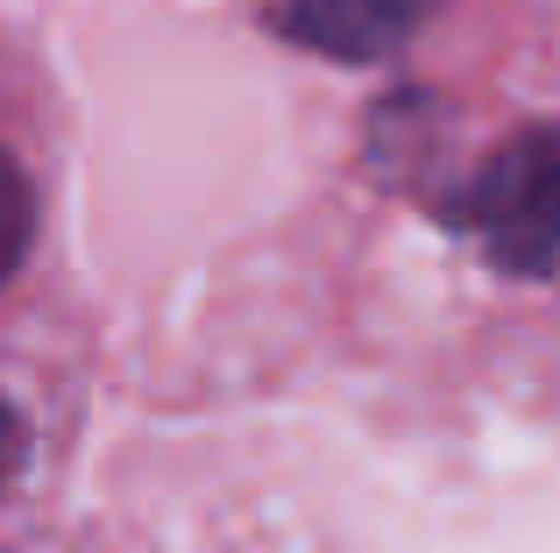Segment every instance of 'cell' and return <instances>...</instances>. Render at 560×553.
I'll list each match as a JSON object with an SVG mask.
<instances>
[{
  "mask_svg": "<svg viewBox=\"0 0 560 553\" xmlns=\"http://www.w3.org/2000/svg\"><path fill=\"white\" fill-rule=\"evenodd\" d=\"M447 221L511 276L560 284V128H525L468 170Z\"/></svg>",
  "mask_w": 560,
  "mask_h": 553,
  "instance_id": "cell-1",
  "label": "cell"
},
{
  "mask_svg": "<svg viewBox=\"0 0 560 553\" xmlns=\"http://www.w3.org/2000/svg\"><path fill=\"white\" fill-rule=\"evenodd\" d=\"M440 0H277V22L291 43L334 57V64H376L405 50Z\"/></svg>",
  "mask_w": 560,
  "mask_h": 553,
  "instance_id": "cell-2",
  "label": "cell"
},
{
  "mask_svg": "<svg viewBox=\"0 0 560 553\" xmlns=\"http://www.w3.org/2000/svg\"><path fill=\"white\" fill-rule=\"evenodd\" d=\"M22 447H28V433H22V412H14V404L0 398V483H8V475L22 469Z\"/></svg>",
  "mask_w": 560,
  "mask_h": 553,
  "instance_id": "cell-4",
  "label": "cell"
},
{
  "mask_svg": "<svg viewBox=\"0 0 560 553\" xmlns=\"http://www.w3.org/2000/svg\"><path fill=\"white\" fill-rule=\"evenodd\" d=\"M28 242H36V192H28L22 164H14V156L0 150V284H8V276L22 270Z\"/></svg>",
  "mask_w": 560,
  "mask_h": 553,
  "instance_id": "cell-3",
  "label": "cell"
}]
</instances>
